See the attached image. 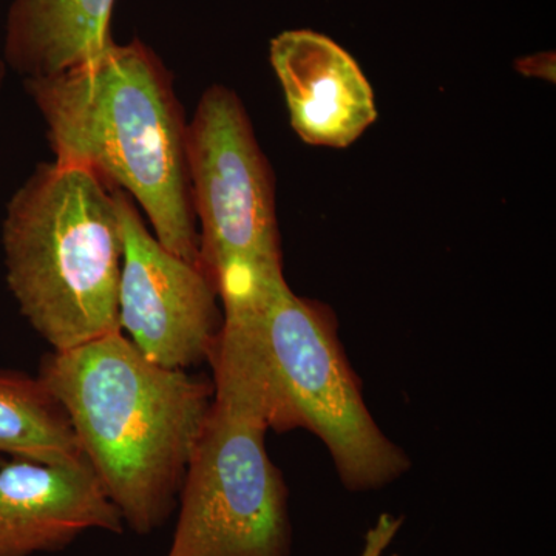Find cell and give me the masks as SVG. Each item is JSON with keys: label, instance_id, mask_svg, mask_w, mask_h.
Returning a JSON list of instances; mask_svg holds the SVG:
<instances>
[{"label": "cell", "instance_id": "cell-5", "mask_svg": "<svg viewBox=\"0 0 556 556\" xmlns=\"http://www.w3.org/2000/svg\"><path fill=\"white\" fill-rule=\"evenodd\" d=\"M268 430L251 390L214 378L167 556H291L288 489L266 450Z\"/></svg>", "mask_w": 556, "mask_h": 556}, {"label": "cell", "instance_id": "cell-8", "mask_svg": "<svg viewBox=\"0 0 556 556\" xmlns=\"http://www.w3.org/2000/svg\"><path fill=\"white\" fill-rule=\"evenodd\" d=\"M91 529L121 533L124 519L89 460L0 464V556L62 551Z\"/></svg>", "mask_w": 556, "mask_h": 556}, {"label": "cell", "instance_id": "cell-2", "mask_svg": "<svg viewBox=\"0 0 556 556\" xmlns=\"http://www.w3.org/2000/svg\"><path fill=\"white\" fill-rule=\"evenodd\" d=\"M46 121L56 163L87 167L127 190L156 240L200 266L182 109L169 72L139 40L112 42L93 60L25 80Z\"/></svg>", "mask_w": 556, "mask_h": 556}, {"label": "cell", "instance_id": "cell-6", "mask_svg": "<svg viewBox=\"0 0 556 556\" xmlns=\"http://www.w3.org/2000/svg\"><path fill=\"white\" fill-rule=\"evenodd\" d=\"M186 161L193 214L201 222L200 266L215 289L281 273L273 170L232 90L204 91L186 129Z\"/></svg>", "mask_w": 556, "mask_h": 556}, {"label": "cell", "instance_id": "cell-4", "mask_svg": "<svg viewBox=\"0 0 556 556\" xmlns=\"http://www.w3.org/2000/svg\"><path fill=\"white\" fill-rule=\"evenodd\" d=\"M105 185L87 167L54 161L40 164L7 207V281L53 351L121 331L123 228Z\"/></svg>", "mask_w": 556, "mask_h": 556}, {"label": "cell", "instance_id": "cell-10", "mask_svg": "<svg viewBox=\"0 0 556 556\" xmlns=\"http://www.w3.org/2000/svg\"><path fill=\"white\" fill-rule=\"evenodd\" d=\"M115 0H13L5 60L25 80L78 67L110 43Z\"/></svg>", "mask_w": 556, "mask_h": 556}, {"label": "cell", "instance_id": "cell-11", "mask_svg": "<svg viewBox=\"0 0 556 556\" xmlns=\"http://www.w3.org/2000/svg\"><path fill=\"white\" fill-rule=\"evenodd\" d=\"M2 457L60 466L86 459L67 412L38 376L0 369Z\"/></svg>", "mask_w": 556, "mask_h": 556}, {"label": "cell", "instance_id": "cell-12", "mask_svg": "<svg viewBox=\"0 0 556 556\" xmlns=\"http://www.w3.org/2000/svg\"><path fill=\"white\" fill-rule=\"evenodd\" d=\"M402 525H404V519L401 517H394L391 514L380 515L376 525L368 530L367 536H365L361 556H382L386 554Z\"/></svg>", "mask_w": 556, "mask_h": 556}, {"label": "cell", "instance_id": "cell-14", "mask_svg": "<svg viewBox=\"0 0 556 556\" xmlns=\"http://www.w3.org/2000/svg\"><path fill=\"white\" fill-rule=\"evenodd\" d=\"M393 556H401V555H393Z\"/></svg>", "mask_w": 556, "mask_h": 556}, {"label": "cell", "instance_id": "cell-7", "mask_svg": "<svg viewBox=\"0 0 556 556\" xmlns=\"http://www.w3.org/2000/svg\"><path fill=\"white\" fill-rule=\"evenodd\" d=\"M115 199L124 240L121 328L161 367L208 362L223 324L217 289L201 266L172 254L149 232L123 190H115Z\"/></svg>", "mask_w": 556, "mask_h": 556}, {"label": "cell", "instance_id": "cell-13", "mask_svg": "<svg viewBox=\"0 0 556 556\" xmlns=\"http://www.w3.org/2000/svg\"><path fill=\"white\" fill-rule=\"evenodd\" d=\"M2 78H3V68H2V64H0V87H2Z\"/></svg>", "mask_w": 556, "mask_h": 556}, {"label": "cell", "instance_id": "cell-3", "mask_svg": "<svg viewBox=\"0 0 556 556\" xmlns=\"http://www.w3.org/2000/svg\"><path fill=\"white\" fill-rule=\"evenodd\" d=\"M218 298L222 339L233 354L223 361L257 388L269 430L305 428L320 439L351 492L379 490L407 473V453L365 404L331 309L295 294L283 273L229 285Z\"/></svg>", "mask_w": 556, "mask_h": 556}, {"label": "cell", "instance_id": "cell-9", "mask_svg": "<svg viewBox=\"0 0 556 556\" xmlns=\"http://www.w3.org/2000/svg\"><path fill=\"white\" fill-rule=\"evenodd\" d=\"M269 58L292 129L306 144L350 148L379 118L367 76L328 36L311 30L280 33L270 42Z\"/></svg>", "mask_w": 556, "mask_h": 556}, {"label": "cell", "instance_id": "cell-1", "mask_svg": "<svg viewBox=\"0 0 556 556\" xmlns=\"http://www.w3.org/2000/svg\"><path fill=\"white\" fill-rule=\"evenodd\" d=\"M38 378L67 412L124 522L138 535L163 526L181 492L214 383L153 364L121 331L47 354Z\"/></svg>", "mask_w": 556, "mask_h": 556}]
</instances>
